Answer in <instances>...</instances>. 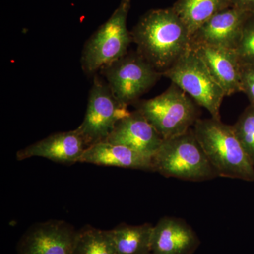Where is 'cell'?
<instances>
[{"label":"cell","instance_id":"4","mask_svg":"<svg viewBox=\"0 0 254 254\" xmlns=\"http://www.w3.org/2000/svg\"><path fill=\"white\" fill-rule=\"evenodd\" d=\"M130 6V0H122L109 19L85 43L81 65L87 74L100 71L128 53V47L133 42L131 32L127 28Z\"/></svg>","mask_w":254,"mask_h":254},{"label":"cell","instance_id":"14","mask_svg":"<svg viewBox=\"0 0 254 254\" xmlns=\"http://www.w3.org/2000/svg\"><path fill=\"white\" fill-rule=\"evenodd\" d=\"M200 244L194 230L182 219L163 217L153 226L151 254H193Z\"/></svg>","mask_w":254,"mask_h":254},{"label":"cell","instance_id":"11","mask_svg":"<svg viewBox=\"0 0 254 254\" xmlns=\"http://www.w3.org/2000/svg\"><path fill=\"white\" fill-rule=\"evenodd\" d=\"M88 148L79 131L58 132L28 145L16 153L18 160L41 157L64 165L79 163Z\"/></svg>","mask_w":254,"mask_h":254},{"label":"cell","instance_id":"3","mask_svg":"<svg viewBox=\"0 0 254 254\" xmlns=\"http://www.w3.org/2000/svg\"><path fill=\"white\" fill-rule=\"evenodd\" d=\"M152 161L153 172L166 177L203 182L218 177L192 128L181 135L163 140Z\"/></svg>","mask_w":254,"mask_h":254},{"label":"cell","instance_id":"16","mask_svg":"<svg viewBox=\"0 0 254 254\" xmlns=\"http://www.w3.org/2000/svg\"><path fill=\"white\" fill-rule=\"evenodd\" d=\"M153 228L149 223H123L108 232L118 254H151Z\"/></svg>","mask_w":254,"mask_h":254},{"label":"cell","instance_id":"18","mask_svg":"<svg viewBox=\"0 0 254 254\" xmlns=\"http://www.w3.org/2000/svg\"><path fill=\"white\" fill-rule=\"evenodd\" d=\"M73 254H118L108 230L91 226L78 230Z\"/></svg>","mask_w":254,"mask_h":254},{"label":"cell","instance_id":"22","mask_svg":"<svg viewBox=\"0 0 254 254\" xmlns=\"http://www.w3.org/2000/svg\"><path fill=\"white\" fill-rule=\"evenodd\" d=\"M232 7L254 14V0H229Z\"/></svg>","mask_w":254,"mask_h":254},{"label":"cell","instance_id":"7","mask_svg":"<svg viewBox=\"0 0 254 254\" xmlns=\"http://www.w3.org/2000/svg\"><path fill=\"white\" fill-rule=\"evenodd\" d=\"M115 98L128 106L163 76L138 52L125 56L100 70Z\"/></svg>","mask_w":254,"mask_h":254},{"label":"cell","instance_id":"15","mask_svg":"<svg viewBox=\"0 0 254 254\" xmlns=\"http://www.w3.org/2000/svg\"><path fill=\"white\" fill-rule=\"evenodd\" d=\"M79 163L153 172L152 158L128 147L107 141L88 147Z\"/></svg>","mask_w":254,"mask_h":254},{"label":"cell","instance_id":"1","mask_svg":"<svg viewBox=\"0 0 254 254\" xmlns=\"http://www.w3.org/2000/svg\"><path fill=\"white\" fill-rule=\"evenodd\" d=\"M131 34L137 52L161 73L190 48V32L173 7L148 11Z\"/></svg>","mask_w":254,"mask_h":254},{"label":"cell","instance_id":"10","mask_svg":"<svg viewBox=\"0 0 254 254\" xmlns=\"http://www.w3.org/2000/svg\"><path fill=\"white\" fill-rule=\"evenodd\" d=\"M252 14L232 6L222 10L192 35L190 46L206 45L235 50L246 21Z\"/></svg>","mask_w":254,"mask_h":254},{"label":"cell","instance_id":"8","mask_svg":"<svg viewBox=\"0 0 254 254\" xmlns=\"http://www.w3.org/2000/svg\"><path fill=\"white\" fill-rule=\"evenodd\" d=\"M131 112L119 101L108 83L95 74L84 120L77 129L87 146L106 141L117 124Z\"/></svg>","mask_w":254,"mask_h":254},{"label":"cell","instance_id":"6","mask_svg":"<svg viewBox=\"0 0 254 254\" xmlns=\"http://www.w3.org/2000/svg\"><path fill=\"white\" fill-rule=\"evenodd\" d=\"M163 75L190 95L197 105L208 110L211 118L220 119V106L225 93L190 48Z\"/></svg>","mask_w":254,"mask_h":254},{"label":"cell","instance_id":"5","mask_svg":"<svg viewBox=\"0 0 254 254\" xmlns=\"http://www.w3.org/2000/svg\"><path fill=\"white\" fill-rule=\"evenodd\" d=\"M196 103L175 83L162 94L136 102V110L147 119L164 140L191 128L198 120Z\"/></svg>","mask_w":254,"mask_h":254},{"label":"cell","instance_id":"20","mask_svg":"<svg viewBox=\"0 0 254 254\" xmlns=\"http://www.w3.org/2000/svg\"><path fill=\"white\" fill-rule=\"evenodd\" d=\"M235 51L242 64H254V14L246 21Z\"/></svg>","mask_w":254,"mask_h":254},{"label":"cell","instance_id":"19","mask_svg":"<svg viewBox=\"0 0 254 254\" xmlns=\"http://www.w3.org/2000/svg\"><path fill=\"white\" fill-rule=\"evenodd\" d=\"M232 126L239 141L254 165V105L250 103Z\"/></svg>","mask_w":254,"mask_h":254},{"label":"cell","instance_id":"17","mask_svg":"<svg viewBox=\"0 0 254 254\" xmlns=\"http://www.w3.org/2000/svg\"><path fill=\"white\" fill-rule=\"evenodd\" d=\"M190 37L214 15L231 7L229 0H177L172 6Z\"/></svg>","mask_w":254,"mask_h":254},{"label":"cell","instance_id":"21","mask_svg":"<svg viewBox=\"0 0 254 254\" xmlns=\"http://www.w3.org/2000/svg\"><path fill=\"white\" fill-rule=\"evenodd\" d=\"M242 88L251 104L254 105V64H242Z\"/></svg>","mask_w":254,"mask_h":254},{"label":"cell","instance_id":"2","mask_svg":"<svg viewBox=\"0 0 254 254\" xmlns=\"http://www.w3.org/2000/svg\"><path fill=\"white\" fill-rule=\"evenodd\" d=\"M193 130L218 177L254 182V165L232 125L220 119L198 118Z\"/></svg>","mask_w":254,"mask_h":254},{"label":"cell","instance_id":"12","mask_svg":"<svg viewBox=\"0 0 254 254\" xmlns=\"http://www.w3.org/2000/svg\"><path fill=\"white\" fill-rule=\"evenodd\" d=\"M163 140L147 119L136 110L117 124L106 141L128 147L152 158Z\"/></svg>","mask_w":254,"mask_h":254},{"label":"cell","instance_id":"13","mask_svg":"<svg viewBox=\"0 0 254 254\" xmlns=\"http://www.w3.org/2000/svg\"><path fill=\"white\" fill-rule=\"evenodd\" d=\"M190 48L205 64L225 96L242 92V64L235 50L206 45L190 46Z\"/></svg>","mask_w":254,"mask_h":254},{"label":"cell","instance_id":"9","mask_svg":"<svg viewBox=\"0 0 254 254\" xmlns=\"http://www.w3.org/2000/svg\"><path fill=\"white\" fill-rule=\"evenodd\" d=\"M78 232L64 220L39 222L21 237L18 254H73Z\"/></svg>","mask_w":254,"mask_h":254}]
</instances>
